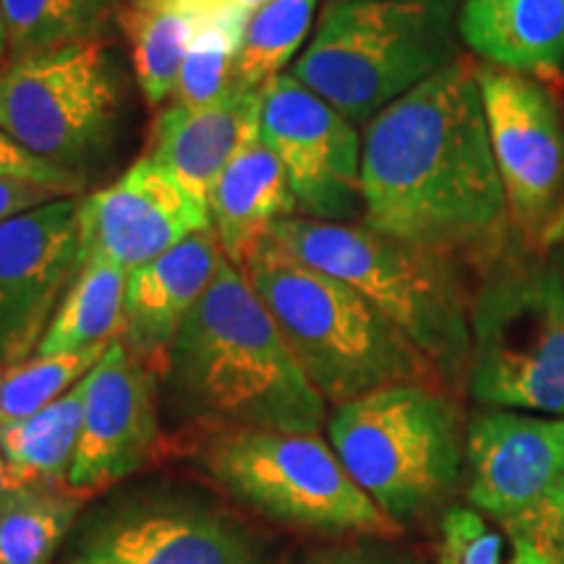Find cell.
<instances>
[{
	"label": "cell",
	"mask_w": 564,
	"mask_h": 564,
	"mask_svg": "<svg viewBox=\"0 0 564 564\" xmlns=\"http://www.w3.org/2000/svg\"><path fill=\"white\" fill-rule=\"evenodd\" d=\"M223 262V249L209 228L129 274L121 337L147 366L158 369L167 361L175 335Z\"/></svg>",
	"instance_id": "obj_18"
},
{
	"label": "cell",
	"mask_w": 564,
	"mask_h": 564,
	"mask_svg": "<svg viewBox=\"0 0 564 564\" xmlns=\"http://www.w3.org/2000/svg\"><path fill=\"white\" fill-rule=\"evenodd\" d=\"M546 512L552 514V520L556 523V528H560V531L564 533V481H562L560 489L552 494V499H549Z\"/></svg>",
	"instance_id": "obj_34"
},
{
	"label": "cell",
	"mask_w": 564,
	"mask_h": 564,
	"mask_svg": "<svg viewBox=\"0 0 564 564\" xmlns=\"http://www.w3.org/2000/svg\"><path fill=\"white\" fill-rule=\"evenodd\" d=\"M9 61V40H6V21H3V6H0V68Z\"/></svg>",
	"instance_id": "obj_36"
},
{
	"label": "cell",
	"mask_w": 564,
	"mask_h": 564,
	"mask_svg": "<svg viewBox=\"0 0 564 564\" xmlns=\"http://www.w3.org/2000/svg\"><path fill=\"white\" fill-rule=\"evenodd\" d=\"M270 238L316 270L356 288L440 371L444 387L468 382L474 358L470 301L457 259L356 223L282 217Z\"/></svg>",
	"instance_id": "obj_4"
},
{
	"label": "cell",
	"mask_w": 564,
	"mask_h": 564,
	"mask_svg": "<svg viewBox=\"0 0 564 564\" xmlns=\"http://www.w3.org/2000/svg\"><path fill=\"white\" fill-rule=\"evenodd\" d=\"M66 196L70 194L58 192V188L51 186H40V183L0 178V220H9L13 215L42 207V204L47 202L66 199Z\"/></svg>",
	"instance_id": "obj_32"
},
{
	"label": "cell",
	"mask_w": 564,
	"mask_h": 564,
	"mask_svg": "<svg viewBox=\"0 0 564 564\" xmlns=\"http://www.w3.org/2000/svg\"><path fill=\"white\" fill-rule=\"evenodd\" d=\"M468 390L486 408L564 419V249L510 243L470 301Z\"/></svg>",
	"instance_id": "obj_7"
},
{
	"label": "cell",
	"mask_w": 564,
	"mask_h": 564,
	"mask_svg": "<svg viewBox=\"0 0 564 564\" xmlns=\"http://www.w3.org/2000/svg\"><path fill=\"white\" fill-rule=\"evenodd\" d=\"M116 17L129 40L131 63L147 102L162 105L171 100L183 61L207 11L150 9V6L133 3L118 11Z\"/></svg>",
	"instance_id": "obj_25"
},
{
	"label": "cell",
	"mask_w": 564,
	"mask_h": 564,
	"mask_svg": "<svg viewBox=\"0 0 564 564\" xmlns=\"http://www.w3.org/2000/svg\"><path fill=\"white\" fill-rule=\"evenodd\" d=\"M121 112V74L100 40L9 58L0 68V129L61 171L82 175L105 158Z\"/></svg>",
	"instance_id": "obj_10"
},
{
	"label": "cell",
	"mask_w": 564,
	"mask_h": 564,
	"mask_svg": "<svg viewBox=\"0 0 564 564\" xmlns=\"http://www.w3.org/2000/svg\"><path fill=\"white\" fill-rule=\"evenodd\" d=\"M436 564H564V533L546 510L505 525L474 507H447L440 518Z\"/></svg>",
	"instance_id": "obj_21"
},
{
	"label": "cell",
	"mask_w": 564,
	"mask_h": 564,
	"mask_svg": "<svg viewBox=\"0 0 564 564\" xmlns=\"http://www.w3.org/2000/svg\"><path fill=\"white\" fill-rule=\"evenodd\" d=\"M259 139L280 160L299 209L324 223H348L361 202L356 123L319 95L280 74L262 91Z\"/></svg>",
	"instance_id": "obj_12"
},
{
	"label": "cell",
	"mask_w": 564,
	"mask_h": 564,
	"mask_svg": "<svg viewBox=\"0 0 564 564\" xmlns=\"http://www.w3.org/2000/svg\"><path fill=\"white\" fill-rule=\"evenodd\" d=\"M564 481V419L486 408L465 426V499L497 523H525Z\"/></svg>",
	"instance_id": "obj_14"
},
{
	"label": "cell",
	"mask_w": 564,
	"mask_h": 564,
	"mask_svg": "<svg viewBox=\"0 0 564 564\" xmlns=\"http://www.w3.org/2000/svg\"><path fill=\"white\" fill-rule=\"evenodd\" d=\"M165 369L181 413L217 434H319L327 423L324 398L251 282L228 259L175 335Z\"/></svg>",
	"instance_id": "obj_2"
},
{
	"label": "cell",
	"mask_w": 564,
	"mask_h": 564,
	"mask_svg": "<svg viewBox=\"0 0 564 564\" xmlns=\"http://www.w3.org/2000/svg\"><path fill=\"white\" fill-rule=\"evenodd\" d=\"M465 426L444 387L403 382L335 405L327 436L352 481L405 525L442 510L457 491Z\"/></svg>",
	"instance_id": "obj_6"
},
{
	"label": "cell",
	"mask_w": 564,
	"mask_h": 564,
	"mask_svg": "<svg viewBox=\"0 0 564 564\" xmlns=\"http://www.w3.org/2000/svg\"><path fill=\"white\" fill-rule=\"evenodd\" d=\"M319 0H267L249 17L236 55L232 82L264 89L293 61L308 37Z\"/></svg>",
	"instance_id": "obj_27"
},
{
	"label": "cell",
	"mask_w": 564,
	"mask_h": 564,
	"mask_svg": "<svg viewBox=\"0 0 564 564\" xmlns=\"http://www.w3.org/2000/svg\"><path fill=\"white\" fill-rule=\"evenodd\" d=\"M133 3L150 6V9H192V11H212L228 0H133Z\"/></svg>",
	"instance_id": "obj_33"
},
{
	"label": "cell",
	"mask_w": 564,
	"mask_h": 564,
	"mask_svg": "<svg viewBox=\"0 0 564 564\" xmlns=\"http://www.w3.org/2000/svg\"><path fill=\"white\" fill-rule=\"evenodd\" d=\"M209 228V209L150 158L79 199L82 264L100 257L131 274Z\"/></svg>",
	"instance_id": "obj_16"
},
{
	"label": "cell",
	"mask_w": 564,
	"mask_h": 564,
	"mask_svg": "<svg viewBox=\"0 0 564 564\" xmlns=\"http://www.w3.org/2000/svg\"><path fill=\"white\" fill-rule=\"evenodd\" d=\"M270 539L207 491L133 486L79 514L63 564H272Z\"/></svg>",
	"instance_id": "obj_9"
},
{
	"label": "cell",
	"mask_w": 564,
	"mask_h": 564,
	"mask_svg": "<svg viewBox=\"0 0 564 564\" xmlns=\"http://www.w3.org/2000/svg\"><path fill=\"white\" fill-rule=\"evenodd\" d=\"M299 209L280 160L262 139L232 160L209 196V223L223 257L232 267L246 264L253 249L270 236L272 225Z\"/></svg>",
	"instance_id": "obj_20"
},
{
	"label": "cell",
	"mask_w": 564,
	"mask_h": 564,
	"mask_svg": "<svg viewBox=\"0 0 564 564\" xmlns=\"http://www.w3.org/2000/svg\"><path fill=\"white\" fill-rule=\"evenodd\" d=\"M204 468L243 507L295 531L379 541L403 533L319 434L220 432L204 449Z\"/></svg>",
	"instance_id": "obj_8"
},
{
	"label": "cell",
	"mask_w": 564,
	"mask_h": 564,
	"mask_svg": "<svg viewBox=\"0 0 564 564\" xmlns=\"http://www.w3.org/2000/svg\"><path fill=\"white\" fill-rule=\"evenodd\" d=\"M110 343L58 356H32L0 371V423L40 413L42 408L74 390L95 369Z\"/></svg>",
	"instance_id": "obj_29"
},
{
	"label": "cell",
	"mask_w": 564,
	"mask_h": 564,
	"mask_svg": "<svg viewBox=\"0 0 564 564\" xmlns=\"http://www.w3.org/2000/svg\"><path fill=\"white\" fill-rule=\"evenodd\" d=\"M84 421L66 486L79 497L137 474L160 440L154 369L116 337L84 377Z\"/></svg>",
	"instance_id": "obj_15"
},
{
	"label": "cell",
	"mask_w": 564,
	"mask_h": 564,
	"mask_svg": "<svg viewBox=\"0 0 564 564\" xmlns=\"http://www.w3.org/2000/svg\"><path fill=\"white\" fill-rule=\"evenodd\" d=\"M232 3H236V6H238V9H241L243 13H249V17H251V13H253V11H257V9H259V6H264V3H267V0H232Z\"/></svg>",
	"instance_id": "obj_37"
},
{
	"label": "cell",
	"mask_w": 564,
	"mask_h": 564,
	"mask_svg": "<svg viewBox=\"0 0 564 564\" xmlns=\"http://www.w3.org/2000/svg\"><path fill=\"white\" fill-rule=\"evenodd\" d=\"M13 478H11V474H9V468H6V460H3V455H0V499L6 497V494H9L11 489H13Z\"/></svg>",
	"instance_id": "obj_35"
},
{
	"label": "cell",
	"mask_w": 564,
	"mask_h": 564,
	"mask_svg": "<svg viewBox=\"0 0 564 564\" xmlns=\"http://www.w3.org/2000/svg\"><path fill=\"white\" fill-rule=\"evenodd\" d=\"M241 272L327 405L403 382L444 387L429 358L356 288L274 238L253 249Z\"/></svg>",
	"instance_id": "obj_3"
},
{
	"label": "cell",
	"mask_w": 564,
	"mask_h": 564,
	"mask_svg": "<svg viewBox=\"0 0 564 564\" xmlns=\"http://www.w3.org/2000/svg\"><path fill=\"white\" fill-rule=\"evenodd\" d=\"M293 564H413L408 556L394 554L390 549L352 544V546H327L303 554Z\"/></svg>",
	"instance_id": "obj_31"
},
{
	"label": "cell",
	"mask_w": 564,
	"mask_h": 564,
	"mask_svg": "<svg viewBox=\"0 0 564 564\" xmlns=\"http://www.w3.org/2000/svg\"><path fill=\"white\" fill-rule=\"evenodd\" d=\"M79 270L76 196L0 220V371L34 356Z\"/></svg>",
	"instance_id": "obj_13"
},
{
	"label": "cell",
	"mask_w": 564,
	"mask_h": 564,
	"mask_svg": "<svg viewBox=\"0 0 564 564\" xmlns=\"http://www.w3.org/2000/svg\"><path fill=\"white\" fill-rule=\"evenodd\" d=\"M0 6L9 58L100 40L112 13V0H0Z\"/></svg>",
	"instance_id": "obj_26"
},
{
	"label": "cell",
	"mask_w": 564,
	"mask_h": 564,
	"mask_svg": "<svg viewBox=\"0 0 564 564\" xmlns=\"http://www.w3.org/2000/svg\"><path fill=\"white\" fill-rule=\"evenodd\" d=\"M457 32L489 66L541 82L564 70V0H465Z\"/></svg>",
	"instance_id": "obj_19"
},
{
	"label": "cell",
	"mask_w": 564,
	"mask_h": 564,
	"mask_svg": "<svg viewBox=\"0 0 564 564\" xmlns=\"http://www.w3.org/2000/svg\"><path fill=\"white\" fill-rule=\"evenodd\" d=\"M129 272L91 257L82 264L74 285L42 335L34 356H58L110 343L123 333V303Z\"/></svg>",
	"instance_id": "obj_23"
},
{
	"label": "cell",
	"mask_w": 564,
	"mask_h": 564,
	"mask_svg": "<svg viewBox=\"0 0 564 564\" xmlns=\"http://www.w3.org/2000/svg\"><path fill=\"white\" fill-rule=\"evenodd\" d=\"M82 514L68 486L24 484L0 499V564H51Z\"/></svg>",
	"instance_id": "obj_24"
},
{
	"label": "cell",
	"mask_w": 564,
	"mask_h": 564,
	"mask_svg": "<svg viewBox=\"0 0 564 564\" xmlns=\"http://www.w3.org/2000/svg\"><path fill=\"white\" fill-rule=\"evenodd\" d=\"M364 225L481 267L510 249V212L478 87L460 55L366 123Z\"/></svg>",
	"instance_id": "obj_1"
},
{
	"label": "cell",
	"mask_w": 564,
	"mask_h": 564,
	"mask_svg": "<svg viewBox=\"0 0 564 564\" xmlns=\"http://www.w3.org/2000/svg\"><path fill=\"white\" fill-rule=\"evenodd\" d=\"M457 11V0H335L291 76L369 123L460 58Z\"/></svg>",
	"instance_id": "obj_5"
},
{
	"label": "cell",
	"mask_w": 564,
	"mask_h": 564,
	"mask_svg": "<svg viewBox=\"0 0 564 564\" xmlns=\"http://www.w3.org/2000/svg\"><path fill=\"white\" fill-rule=\"evenodd\" d=\"M0 178L40 183V186L58 188V192H66L70 196L79 194L84 186V175L61 171L51 162L34 158L32 152L17 144L3 129H0Z\"/></svg>",
	"instance_id": "obj_30"
},
{
	"label": "cell",
	"mask_w": 564,
	"mask_h": 564,
	"mask_svg": "<svg viewBox=\"0 0 564 564\" xmlns=\"http://www.w3.org/2000/svg\"><path fill=\"white\" fill-rule=\"evenodd\" d=\"M262 91L232 84L228 95L202 108L173 102L154 123L150 160L209 209V196L223 173L259 141Z\"/></svg>",
	"instance_id": "obj_17"
},
{
	"label": "cell",
	"mask_w": 564,
	"mask_h": 564,
	"mask_svg": "<svg viewBox=\"0 0 564 564\" xmlns=\"http://www.w3.org/2000/svg\"><path fill=\"white\" fill-rule=\"evenodd\" d=\"M82 382L40 413L0 423V455L17 486L66 484L82 436Z\"/></svg>",
	"instance_id": "obj_22"
},
{
	"label": "cell",
	"mask_w": 564,
	"mask_h": 564,
	"mask_svg": "<svg viewBox=\"0 0 564 564\" xmlns=\"http://www.w3.org/2000/svg\"><path fill=\"white\" fill-rule=\"evenodd\" d=\"M478 87L510 212L531 253L564 243V105L549 82L478 63Z\"/></svg>",
	"instance_id": "obj_11"
},
{
	"label": "cell",
	"mask_w": 564,
	"mask_h": 564,
	"mask_svg": "<svg viewBox=\"0 0 564 564\" xmlns=\"http://www.w3.org/2000/svg\"><path fill=\"white\" fill-rule=\"evenodd\" d=\"M249 13L238 9L232 0L207 11L199 32L183 61L173 100L183 108H202L228 95L236 68V55L241 47Z\"/></svg>",
	"instance_id": "obj_28"
}]
</instances>
